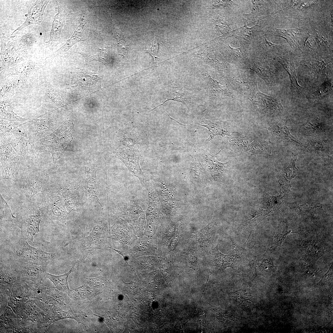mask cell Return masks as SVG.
Returning <instances> with one entry per match:
<instances>
[{
    "label": "cell",
    "instance_id": "56",
    "mask_svg": "<svg viewBox=\"0 0 333 333\" xmlns=\"http://www.w3.org/2000/svg\"><path fill=\"white\" fill-rule=\"evenodd\" d=\"M329 90L330 86L329 84L327 83H325L317 88L314 94L316 97H319L327 93Z\"/></svg>",
    "mask_w": 333,
    "mask_h": 333
},
{
    "label": "cell",
    "instance_id": "47",
    "mask_svg": "<svg viewBox=\"0 0 333 333\" xmlns=\"http://www.w3.org/2000/svg\"><path fill=\"white\" fill-rule=\"evenodd\" d=\"M245 23L243 26L231 32L232 36L236 37L240 40L249 42L253 39L252 37L255 35V28L254 27L249 28Z\"/></svg>",
    "mask_w": 333,
    "mask_h": 333
},
{
    "label": "cell",
    "instance_id": "41",
    "mask_svg": "<svg viewBox=\"0 0 333 333\" xmlns=\"http://www.w3.org/2000/svg\"><path fill=\"white\" fill-rule=\"evenodd\" d=\"M76 52L82 55L87 62L97 61L106 64L109 61V50L107 47H105L100 49L98 53L95 55L85 53L79 49L76 50Z\"/></svg>",
    "mask_w": 333,
    "mask_h": 333
},
{
    "label": "cell",
    "instance_id": "19",
    "mask_svg": "<svg viewBox=\"0 0 333 333\" xmlns=\"http://www.w3.org/2000/svg\"><path fill=\"white\" fill-rule=\"evenodd\" d=\"M229 238L232 243V249L228 254L229 267L235 271H238L244 266L249 264L250 261L247 258L244 247L232 237Z\"/></svg>",
    "mask_w": 333,
    "mask_h": 333
},
{
    "label": "cell",
    "instance_id": "4",
    "mask_svg": "<svg viewBox=\"0 0 333 333\" xmlns=\"http://www.w3.org/2000/svg\"><path fill=\"white\" fill-rule=\"evenodd\" d=\"M16 261L38 265H47L56 256V253H49L33 247L27 241L20 242L14 249Z\"/></svg>",
    "mask_w": 333,
    "mask_h": 333
},
{
    "label": "cell",
    "instance_id": "58",
    "mask_svg": "<svg viewBox=\"0 0 333 333\" xmlns=\"http://www.w3.org/2000/svg\"><path fill=\"white\" fill-rule=\"evenodd\" d=\"M5 204L4 199L0 194V220H2L4 217V211L3 208Z\"/></svg>",
    "mask_w": 333,
    "mask_h": 333
},
{
    "label": "cell",
    "instance_id": "40",
    "mask_svg": "<svg viewBox=\"0 0 333 333\" xmlns=\"http://www.w3.org/2000/svg\"><path fill=\"white\" fill-rule=\"evenodd\" d=\"M35 304L30 299L23 303L15 313L18 324L23 326L26 324Z\"/></svg>",
    "mask_w": 333,
    "mask_h": 333
},
{
    "label": "cell",
    "instance_id": "9",
    "mask_svg": "<svg viewBox=\"0 0 333 333\" xmlns=\"http://www.w3.org/2000/svg\"><path fill=\"white\" fill-rule=\"evenodd\" d=\"M58 5V11L55 15L50 34L49 40L46 42L47 47L53 49L61 42V33L66 20L73 15L70 10L62 5Z\"/></svg>",
    "mask_w": 333,
    "mask_h": 333
},
{
    "label": "cell",
    "instance_id": "39",
    "mask_svg": "<svg viewBox=\"0 0 333 333\" xmlns=\"http://www.w3.org/2000/svg\"><path fill=\"white\" fill-rule=\"evenodd\" d=\"M1 130L3 135H16V137H21L24 135L23 129L18 123L1 120Z\"/></svg>",
    "mask_w": 333,
    "mask_h": 333
},
{
    "label": "cell",
    "instance_id": "31",
    "mask_svg": "<svg viewBox=\"0 0 333 333\" xmlns=\"http://www.w3.org/2000/svg\"><path fill=\"white\" fill-rule=\"evenodd\" d=\"M196 124L198 125V127L203 126L208 128L209 131V137L207 140L210 141L214 137L218 135L224 136L225 135H229L230 131L228 128L223 127L218 123H213L204 118L199 119Z\"/></svg>",
    "mask_w": 333,
    "mask_h": 333
},
{
    "label": "cell",
    "instance_id": "23",
    "mask_svg": "<svg viewBox=\"0 0 333 333\" xmlns=\"http://www.w3.org/2000/svg\"><path fill=\"white\" fill-rule=\"evenodd\" d=\"M15 51L19 55H26L31 52L36 41L33 34L28 32L26 34L12 38Z\"/></svg>",
    "mask_w": 333,
    "mask_h": 333
},
{
    "label": "cell",
    "instance_id": "16",
    "mask_svg": "<svg viewBox=\"0 0 333 333\" xmlns=\"http://www.w3.org/2000/svg\"><path fill=\"white\" fill-rule=\"evenodd\" d=\"M204 78L208 87L210 96H228L230 95L224 75L216 73L209 74L207 72L205 74Z\"/></svg>",
    "mask_w": 333,
    "mask_h": 333
},
{
    "label": "cell",
    "instance_id": "60",
    "mask_svg": "<svg viewBox=\"0 0 333 333\" xmlns=\"http://www.w3.org/2000/svg\"><path fill=\"white\" fill-rule=\"evenodd\" d=\"M153 300H155V299H154V298H153Z\"/></svg>",
    "mask_w": 333,
    "mask_h": 333
},
{
    "label": "cell",
    "instance_id": "38",
    "mask_svg": "<svg viewBox=\"0 0 333 333\" xmlns=\"http://www.w3.org/2000/svg\"><path fill=\"white\" fill-rule=\"evenodd\" d=\"M303 248L307 256L314 261H317L324 254L323 246L313 240L304 243Z\"/></svg>",
    "mask_w": 333,
    "mask_h": 333
},
{
    "label": "cell",
    "instance_id": "43",
    "mask_svg": "<svg viewBox=\"0 0 333 333\" xmlns=\"http://www.w3.org/2000/svg\"><path fill=\"white\" fill-rule=\"evenodd\" d=\"M260 96V101H257L260 103L257 104V106L259 107V109L266 110L268 111H276L280 110L282 107L279 101L274 99L269 96L262 94Z\"/></svg>",
    "mask_w": 333,
    "mask_h": 333
},
{
    "label": "cell",
    "instance_id": "34",
    "mask_svg": "<svg viewBox=\"0 0 333 333\" xmlns=\"http://www.w3.org/2000/svg\"><path fill=\"white\" fill-rule=\"evenodd\" d=\"M218 243H213L209 249L208 258L218 267L224 268L229 267L228 255L222 253L218 249Z\"/></svg>",
    "mask_w": 333,
    "mask_h": 333
},
{
    "label": "cell",
    "instance_id": "21",
    "mask_svg": "<svg viewBox=\"0 0 333 333\" xmlns=\"http://www.w3.org/2000/svg\"><path fill=\"white\" fill-rule=\"evenodd\" d=\"M194 96L192 93L183 86L171 87L168 96L166 100L151 110H153L170 100L180 102L187 106L191 105L195 101Z\"/></svg>",
    "mask_w": 333,
    "mask_h": 333
},
{
    "label": "cell",
    "instance_id": "20",
    "mask_svg": "<svg viewBox=\"0 0 333 333\" xmlns=\"http://www.w3.org/2000/svg\"><path fill=\"white\" fill-rule=\"evenodd\" d=\"M216 230V226L212 222L201 230L193 233L192 236L199 247L209 249L214 243Z\"/></svg>",
    "mask_w": 333,
    "mask_h": 333
},
{
    "label": "cell",
    "instance_id": "15",
    "mask_svg": "<svg viewBox=\"0 0 333 333\" xmlns=\"http://www.w3.org/2000/svg\"><path fill=\"white\" fill-rule=\"evenodd\" d=\"M46 64V61L44 60L27 61L12 68L7 69L1 76L6 77L16 75L26 80V78L30 75L43 68Z\"/></svg>",
    "mask_w": 333,
    "mask_h": 333
},
{
    "label": "cell",
    "instance_id": "54",
    "mask_svg": "<svg viewBox=\"0 0 333 333\" xmlns=\"http://www.w3.org/2000/svg\"><path fill=\"white\" fill-rule=\"evenodd\" d=\"M307 149L310 151L323 152L325 147L319 139H314L310 141L308 144Z\"/></svg>",
    "mask_w": 333,
    "mask_h": 333
},
{
    "label": "cell",
    "instance_id": "2",
    "mask_svg": "<svg viewBox=\"0 0 333 333\" xmlns=\"http://www.w3.org/2000/svg\"><path fill=\"white\" fill-rule=\"evenodd\" d=\"M73 127L70 120L65 121L49 137L38 142L34 148L37 153L48 151L52 154L54 162L60 158L73 140L71 130Z\"/></svg>",
    "mask_w": 333,
    "mask_h": 333
},
{
    "label": "cell",
    "instance_id": "3",
    "mask_svg": "<svg viewBox=\"0 0 333 333\" xmlns=\"http://www.w3.org/2000/svg\"><path fill=\"white\" fill-rule=\"evenodd\" d=\"M184 233L172 226L158 227L153 237L157 242L158 257L171 260L177 258L185 240Z\"/></svg>",
    "mask_w": 333,
    "mask_h": 333
},
{
    "label": "cell",
    "instance_id": "1",
    "mask_svg": "<svg viewBox=\"0 0 333 333\" xmlns=\"http://www.w3.org/2000/svg\"><path fill=\"white\" fill-rule=\"evenodd\" d=\"M12 221L14 224L20 229V240L34 244V237L39 232L40 223L42 219L39 206L31 201H27Z\"/></svg>",
    "mask_w": 333,
    "mask_h": 333
},
{
    "label": "cell",
    "instance_id": "50",
    "mask_svg": "<svg viewBox=\"0 0 333 333\" xmlns=\"http://www.w3.org/2000/svg\"><path fill=\"white\" fill-rule=\"evenodd\" d=\"M109 282L107 278L99 276L95 278H87L86 283L98 290L99 292L106 287Z\"/></svg>",
    "mask_w": 333,
    "mask_h": 333
},
{
    "label": "cell",
    "instance_id": "5",
    "mask_svg": "<svg viewBox=\"0 0 333 333\" xmlns=\"http://www.w3.org/2000/svg\"><path fill=\"white\" fill-rule=\"evenodd\" d=\"M11 265L18 274V279L29 285L41 282L47 273V265H38L16 261Z\"/></svg>",
    "mask_w": 333,
    "mask_h": 333
},
{
    "label": "cell",
    "instance_id": "6",
    "mask_svg": "<svg viewBox=\"0 0 333 333\" xmlns=\"http://www.w3.org/2000/svg\"><path fill=\"white\" fill-rule=\"evenodd\" d=\"M110 234L111 238L119 242L121 247V251L113 250L122 256L127 257L138 238L132 228L125 224H116L111 228Z\"/></svg>",
    "mask_w": 333,
    "mask_h": 333
},
{
    "label": "cell",
    "instance_id": "59",
    "mask_svg": "<svg viewBox=\"0 0 333 333\" xmlns=\"http://www.w3.org/2000/svg\"><path fill=\"white\" fill-rule=\"evenodd\" d=\"M155 287L156 288H157V287H158V286H155Z\"/></svg>",
    "mask_w": 333,
    "mask_h": 333
},
{
    "label": "cell",
    "instance_id": "8",
    "mask_svg": "<svg viewBox=\"0 0 333 333\" xmlns=\"http://www.w3.org/2000/svg\"><path fill=\"white\" fill-rule=\"evenodd\" d=\"M50 176L48 169L32 173L25 176L23 180L25 183L20 188L24 194L27 201L31 200L32 197L37 193L42 192Z\"/></svg>",
    "mask_w": 333,
    "mask_h": 333
},
{
    "label": "cell",
    "instance_id": "36",
    "mask_svg": "<svg viewBox=\"0 0 333 333\" xmlns=\"http://www.w3.org/2000/svg\"><path fill=\"white\" fill-rule=\"evenodd\" d=\"M75 269L73 266L68 272L59 275H53L47 272L46 278L53 283L58 290L68 293L70 290L68 282V277Z\"/></svg>",
    "mask_w": 333,
    "mask_h": 333
},
{
    "label": "cell",
    "instance_id": "27",
    "mask_svg": "<svg viewBox=\"0 0 333 333\" xmlns=\"http://www.w3.org/2000/svg\"><path fill=\"white\" fill-rule=\"evenodd\" d=\"M254 265L257 274L270 275L277 269L274 264V259L265 253L257 257L254 261Z\"/></svg>",
    "mask_w": 333,
    "mask_h": 333
},
{
    "label": "cell",
    "instance_id": "44",
    "mask_svg": "<svg viewBox=\"0 0 333 333\" xmlns=\"http://www.w3.org/2000/svg\"><path fill=\"white\" fill-rule=\"evenodd\" d=\"M1 117L3 119L11 121H23L27 119L18 116L13 111L11 105L8 101H2L0 102Z\"/></svg>",
    "mask_w": 333,
    "mask_h": 333
},
{
    "label": "cell",
    "instance_id": "42",
    "mask_svg": "<svg viewBox=\"0 0 333 333\" xmlns=\"http://www.w3.org/2000/svg\"><path fill=\"white\" fill-rule=\"evenodd\" d=\"M15 53L13 41L6 37L1 38V57L3 62L17 55Z\"/></svg>",
    "mask_w": 333,
    "mask_h": 333
},
{
    "label": "cell",
    "instance_id": "24",
    "mask_svg": "<svg viewBox=\"0 0 333 333\" xmlns=\"http://www.w3.org/2000/svg\"><path fill=\"white\" fill-rule=\"evenodd\" d=\"M265 215V211L262 209H258L252 211L245 220L240 224L237 230L240 232L247 233L250 236L255 226Z\"/></svg>",
    "mask_w": 333,
    "mask_h": 333
},
{
    "label": "cell",
    "instance_id": "52",
    "mask_svg": "<svg viewBox=\"0 0 333 333\" xmlns=\"http://www.w3.org/2000/svg\"><path fill=\"white\" fill-rule=\"evenodd\" d=\"M297 152L292 153V157L289 166L282 172L281 176L293 177L298 174V170L295 166V162L297 158Z\"/></svg>",
    "mask_w": 333,
    "mask_h": 333
},
{
    "label": "cell",
    "instance_id": "55",
    "mask_svg": "<svg viewBox=\"0 0 333 333\" xmlns=\"http://www.w3.org/2000/svg\"><path fill=\"white\" fill-rule=\"evenodd\" d=\"M260 47L263 49H268L269 48H273L277 47V45L267 40L265 34L261 38L259 42Z\"/></svg>",
    "mask_w": 333,
    "mask_h": 333
},
{
    "label": "cell",
    "instance_id": "45",
    "mask_svg": "<svg viewBox=\"0 0 333 333\" xmlns=\"http://www.w3.org/2000/svg\"><path fill=\"white\" fill-rule=\"evenodd\" d=\"M302 130L309 134H318L324 132L326 127L324 123L318 119H314L304 124Z\"/></svg>",
    "mask_w": 333,
    "mask_h": 333
},
{
    "label": "cell",
    "instance_id": "46",
    "mask_svg": "<svg viewBox=\"0 0 333 333\" xmlns=\"http://www.w3.org/2000/svg\"><path fill=\"white\" fill-rule=\"evenodd\" d=\"M280 62L287 72L291 83L292 89L297 93H301L302 87L298 84L297 77L294 67L291 62H288L286 60H281Z\"/></svg>",
    "mask_w": 333,
    "mask_h": 333
},
{
    "label": "cell",
    "instance_id": "33",
    "mask_svg": "<svg viewBox=\"0 0 333 333\" xmlns=\"http://www.w3.org/2000/svg\"><path fill=\"white\" fill-rule=\"evenodd\" d=\"M0 284L12 286L18 280V274L11 265H7L0 262Z\"/></svg>",
    "mask_w": 333,
    "mask_h": 333
},
{
    "label": "cell",
    "instance_id": "49",
    "mask_svg": "<svg viewBox=\"0 0 333 333\" xmlns=\"http://www.w3.org/2000/svg\"><path fill=\"white\" fill-rule=\"evenodd\" d=\"M45 313L43 310L35 303L29 316L28 321H31L33 323L41 327L46 328L43 327L42 325L45 315Z\"/></svg>",
    "mask_w": 333,
    "mask_h": 333
},
{
    "label": "cell",
    "instance_id": "53",
    "mask_svg": "<svg viewBox=\"0 0 333 333\" xmlns=\"http://www.w3.org/2000/svg\"><path fill=\"white\" fill-rule=\"evenodd\" d=\"M247 292L243 290H239L235 293L234 297L240 304L246 305L252 303L251 302H252V297L250 293Z\"/></svg>",
    "mask_w": 333,
    "mask_h": 333
},
{
    "label": "cell",
    "instance_id": "61",
    "mask_svg": "<svg viewBox=\"0 0 333 333\" xmlns=\"http://www.w3.org/2000/svg\"><path fill=\"white\" fill-rule=\"evenodd\" d=\"M151 331H153V330H151Z\"/></svg>",
    "mask_w": 333,
    "mask_h": 333
},
{
    "label": "cell",
    "instance_id": "13",
    "mask_svg": "<svg viewBox=\"0 0 333 333\" xmlns=\"http://www.w3.org/2000/svg\"><path fill=\"white\" fill-rule=\"evenodd\" d=\"M89 19L88 15L84 14L80 23L76 29L71 37L65 43L54 52V54H61L68 51L76 43L80 41H86L89 28Z\"/></svg>",
    "mask_w": 333,
    "mask_h": 333
},
{
    "label": "cell",
    "instance_id": "51",
    "mask_svg": "<svg viewBox=\"0 0 333 333\" xmlns=\"http://www.w3.org/2000/svg\"><path fill=\"white\" fill-rule=\"evenodd\" d=\"M46 329V328L41 327L33 323L25 327L19 325L13 329L12 333H43L45 332Z\"/></svg>",
    "mask_w": 333,
    "mask_h": 333
},
{
    "label": "cell",
    "instance_id": "32",
    "mask_svg": "<svg viewBox=\"0 0 333 333\" xmlns=\"http://www.w3.org/2000/svg\"><path fill=\"white\" fill-rule=\"evenodd\" d=\"M99 292L85 283L78 288L70 290L68 295L71 298L76 299H91L97 295Z\"/></svg>",
    "mask_w": 333,
    "mask_h": 333
},
{
    "label": "cell",
    "instance_id": "17",
    "mask_svg": "<svg viewBox=\"0 0 333 333\" xmlns=\"http://www.w3.org/2000/svg\"><path fill=\"white\" fill-rule=\"evenodd\" d=\"M110 237V232H105L103 228L96 225L89 235L85 238V246L88 248L102 250L109 248L108 240Z\"/></svg>",
    "mask_w": 333,
    "mask_h": 333
},
{
    "label": "cell",
    "instance_id": "22",
    "mask_svg": "<svg viewBox=\"0 0 333 333\" xmlns=\"http://www.w3.org/2000/svg\"><path fill=\"white\" fill-rule=\"evenodd\" d=\"M23 157L17 156L12 159L1 160L0 180L9 179L14 180L18 172L22 170L20 161Z\"/></svg>",
    "mask_w": 333,
    "mask_h": 333
},
{
    "label": "cell",
    "instance_id": "25",
    "mask_svg": "<svg viewBox=\"0 0 333 333\" xmlns=\"http://www.w3.org/2000/svg\"><path fill=\"white\" fill-rule=\"evenodd\" d=\"M271 132L277 138L283 142H288L299 146H303L302 142L290 133L285 121L276 122L270 127Z\"/></svg>",
    "mask_w": 333,
    "mask_h": 333
},
{
    "label": "cell",
    "instance_id": "30",
    "mask_svg": "<svg viewBox=\"0 0 333 333\" xmlns=\"http://www.w3.org/2000/svg\"><path fill=\"white\" fill-rule=\"evenodd\" d=\"M301 233L299 229L288 227L286 223L279 221L269 249L281 246L288 234L294 233L300 234Z\"/></svg>",
    "mask_w": 333,
    "mask_h": 333
},
{
    "label": "cell",
    "instance_id": "26",
    "mask_svg": "<svg viewBox=\"0 0 333 333\" xmlns=\"http://www.w3.org/2000/svg\"><path fill=\"white\" fill-rule=\"evenodd\" d=\"M25 80L19 76H9L1 84L0 97L12 95L18 91Z\"/></svg>",
    "mask_w": 333,
    "mask_h": 333
},
{
    "label": "cell",
    "instance_id": "18",
    "mask_svg": "<svg viewBox=\"0 0 333 333\" xmlns=\"http://www.w3.org/2000/svg\"><path fill=\"white\" fill-rule=\"evenodd\" d=\"M50 0H37L30 7L28 15L24 22L14 31L11 35L16 31H19L25 27L32 24L41 25L43 20L44 10Z\"/></svg>",
    "mask_w": 333,
    "mask_h": 333
},
{
    "label": "cell",
    "instance_id": "29",
    "mask_svg": "<svg viewBox=\"0 0 333 333\" xmlns=\"http://www.w3.org/2000/svg\"><path fill=\"white\" fill-rule=\"evenodd\" d=\"M0 333H12L13 329L19 326L16 315L8 306L0 314Z\"/></svg>",
    "mask_w": 333,
    "mask_h": 333
},
{
    "label": "cell",
    "instance_id": "14",
    "mask_svg": "<svg viewBox=\"0 0 333 333\" xmlns=\"http://www.w3.org/2000/svg\"><path fill=\"white\" fill-rule=\"evenodd\" d=\"M64 297L51 285L45 294L30 299L46 313L49 309L55 305H64L66 301Z\"/></svg>",
    "mask_w": 333,
    "mask_h": 333
},
{
    "label": "cell",
    "instance_id": "37",
    "mask_svg": "<svg viewBox=\"0 0 333 333\" xmlns=\"http://www.w3.org/2000/svg\"><path fill=\"white\" fill-rule=\"evenodd\" d=\"M233 135H229L227 138L228 143L232 150L241 151L245 150L248 145L249 137L244 136L238 133L233 132Z\"/></svg>",
    "mask_w": 333,
    "mask_h": 333
},
{
    "label": "cell",
    "instance_id": "48",
    "mask_svg": "<svg viewBox=\"0 0 333 333\" xmlns=\"http://www.w3.org/2000/svg\"><path fill=\"white\" fill-rule=\"evenodd\" d=\"M37 121L38 122V125L39 126H37V129L35 130L40 128L41 130L43 129V133L53 126L56 123V119L51 115L46 114L38 117Z\"/></svg>",
    "mask_w": 333,
    "mask_h": 333
},
{
    "label": "cell",
    "instance_id": "7",
    "mask_svg": "<svg viewBox=\"0 0 333 333\" xmlns=\"http://www.w3.org/2000/svg\"><path fill=\"white\" fill-rule=\"evenodd\" d=\"M117 146L132 147L136 144H147L148 138L145 132L133 123L125 124L117 132Z\"/></svg>",
    "mask_w": 333,
    "mask_h": 333
},
{
    "label": "cell",
    "instance_id": "28",
    "mask_svg": "<svg viewBox=\"0 0 333 333\" xmlns=\"http://www.w3.org/2000/svg\"><path fill=\"white\" fill-rule=\"evenodd\" d=\"M96 169L88 162L85 163V179L86 188L90 196L98 203V191L96 182Z\"/></svg>",
    "mask_w": 333,
    "mask_h": 333
},
{
    "label": "cell",
    "instance_id": "57",
    "mask_svg": "<svg viewBox=\"0 0 333 333\" xmlns=\"http://www.w3.org/2000/svg\"><path fill=\"white\" fill-rule=\"evenodd\" d=\"M157 44L156 43L155 40H154L151 43L150 46L147 51V52L150 53L153 56L155 62L156 61V59L158 57L157 55Z\"/></svg>",
    "mask_w": 333,
    "mask_h": 333
},
{
    "label": "cell",
    "instance_id": "11",
    "mask_svg": "<svg viewBox=\"0 0 333 333\" xmlns=\"http://www.w3.org/2000/svg\"><path fill=\"white\" fill-rule=\"evenodd\" d=\"M118 158L125 164L129 170L141 179L143 174L138 163L140 155L134 148L123 146L117 147Z\"/></svg>",
    "mask_w": 333,
    "mask_h": 333
},
{
    "label": "cell",
    "instance_id": "10",
    "mask_svg": "<svg viewBox=\"0 0 333 333\" xmlns=\"http://www.w3.org/2000/svg\"><path fill=\"white\" fill-rule=\"evenodd\" d=\"M31 296L30 285L18 279L12 286L8 305L15 314L22 305L30 299Z\"/></svg>",
    "mask_w": 333,
    "mask_h": 333
},
{
    "label": "cell",
    "instance_id": "35",
    "mask_svg": "<svg viewBox=\"0 0 333 333\" xmlns=\"http://www.w3.org/2000/svg\"><path fill=\"white\" fill-rule=\"evenodd\" d=\"M245 150L251 155L262 154L270 155L271 148L269 143L257 138L248 145Z\"/></svg>",
    "mask_w": 333,
    "mask_h": 333
},
{
    "label": "cell",
    "instance_id": "12",
    "mask_svg": "<svg viewBox=\"0 0 333 333\" xmlns=\"http://www.w3.org/2000/svg\"><path fill=\"white\" fill-rule=\"evenodd\" d=\"M151 255L158 256L156 241L154 237H149L143 235L138 237L135 245L130 250L127 258Z\"/></svg>",
    "mask_w": 333,
    "mask_h": 333
}]
</instances>
